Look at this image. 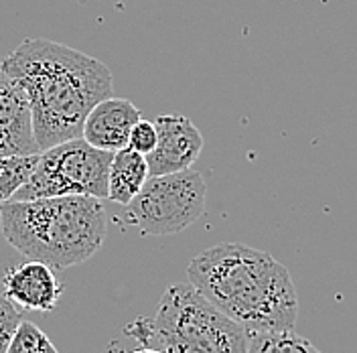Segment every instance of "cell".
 Returning <instances> with one entry per match:
<instances>
[{"label":"cell","mask_w":357,"mask_h":353,"mask_svg":"<svg viewBox=\"0 0 357 353\" xmlns=\"http://www.w3.org/2000/svg\"><path fill=\"white\" fill-rule=\"evenodd\" d=\"M0 69L24 89L41 151L79 138L91 108L114 88L106 63L49 39H24Z\"/></svg>","instance_id":"6da1fadb"},{"label":"cell","mask_w":357,"mask_h":353,"mask_svg":"<svg viewBox=\"0 0 357 353\" xmlns=\"http://www.w3.org/2000/svg\"><path fill=\"white\" fill-rule=\"evenodd\" d=\"M189 285L250 333L289 331L298 294L287 266L245 243H218L187 266Z\"/></svg>","instance_id":"7a4b0ae2"},{"label":"cell","mask_w":357,"mask_h":353,"mask_svg":"<svg viewBox=\"0 0 357 353\" xmlns=\"http://www.w3.org/2000/svg\"><path fill=\"white\" fill-rule=\"evenodd\" d=\"M0 230L24 258L63 270L102 248L108 220L102 199L63 195L0 205Z\"/></svg>","instance_id":"3957f363"},{"label":"cell","mask_w":357,"mask_h":353,"mask_svg":"<svg viewBox=\"0 0 357 353\" xmlns=\"http://www.w3.org/2000/svg\"><path fill=\"white\" fill-rule=\"evenodd\" d=\"M126 335L162 353H248L250 335L191 285L169 287L153 317L130 323Z\"/></svg>","instance_id":"277c9868"},{"label":"cell","mask_w":357,"mask_h":353,"mask_svg":"<svg viewBox=\"0 0 357 353\" xmlns=\"http://www.w3.org/2000/svg\"><path fill=\"white\" fill-rule=\"evenodd\" d=\"M114 153L91 147L84 136L39 153L37 167L10 201L89 195L108 199V173Z\"/></svg>","instance_id":"5b68a950"},{"label":"cell","mask_w":357,"mask_h":353,"mask_svg":"<svg viewBox=\"0 0 357 353\" xmlns=\"http://www.w3.org/2000/svg\"><path fill=\"white\" fill-rule=\"evenodd\" d=\"M205 197L207 185L199 171L151 175L140 193L126 203L122 218L142 234L173 236L205 213Z\"/></svg>","instance_id":"8992f818"},{"label":"cell","mask_w":357,"mask_h":353,"mask_svg":"<svg viewBox=\"0 0 357 353\" xmlns=\"http://www.w3.org/2000/svg\"><path fill=\"white\" fill-rule=\"evenodd\" d=\"M156 147L146 155L149 175H169L191 169L203 151V136L199 128L177 114L158 116L155 120Z\"/></svg>","instance_id":"52a82bcc"},{"label":"cell","mask_w":357,"mask_h":353,"mask_svg":"<svg viewBox=\"0 0 357 353\" xmlns=\"http://www.w3.org/2000/svg\"><path fill=\"white\" fill-rule=\"evenodd\" d=\"M41 153L24 89L0 69V156Z\"/></svg>","instance_id":"ba28073f"},{"label":"cell","mask_w":357,"mask_h":353,"mask_svg":"<svg viewBox=\"0 0 357 353\" xmlns=\"http://www.w3.org/2000/svg\"><path fill=\"white\" fill-rule=\"evenodd\" d=\"M2 288L17 307L37 313H51L55 309L63 290L53 268L37 260L10 266L2 274Z\"/></svg>","instance_id":"9c48e42d"},{"label":"cell","mask_w":357,"mask_h":353,"mask_svg":"<svg viewBox=\"0 0 357 353\" xmlns=\"http://www.w3.org/2000/svg\"><path fill=\"white\" fill-rule=\"evenodd\" d=\"M140 118L142 114L130 100L110 96L91 108L84 122L82 136L96 149L118 153L128 147L130 133Z\"/></svg>","instance_id":"30bf717a"},{"label":"cell","mask_w":357,"mask_h":353,"mask_svg":"<svg viewBox=\"0 0 357 353\" xmlns=\"http://www.w3.org/2000/svg\"><path fill=\"white\" fill-rule=\"evenodd\" d=\"M146 156L132 149H122L112 156L110 173H108V199L114 203H130L149 179Z\"/></svg>","instance_id":"8fae6325"},{"label":"cell","mask_w":357,"mask_h":353,"mask_svg":"<svg viewBox=\"0 0 357 353\" xmlns=\"http://www.w3.org/2000/svg\"><path fill=\"white\" fill-rule=\"evenodd\" d=\"M248 353H323L307 337L289 331L250 333Z\"/></svg>","instance_id":"7c38bea8"},{"label":"cell","mask_w":357,"mask_h":353,"mask_svg":"<svg viewBox=\"0 0 357 353\" xmlns=\"http://www.w3.org/2000/svg\"><path fill=\"white\" fill-rule=\"evenodd\" d=\"M39 160V153L35 155H10L0 156V205L8 203L15 193L33 175Z\"/></svg>","instance_id":"4fadbf2b"},{"label":"cell","mask_w":357,"mask_h":353,"mask_svg":"<svg viewBox=\"0 0 357 353\" xmlns=\"http://www.w3.org/2000/svg\"><path fill=\"white\" fill-rule=\"evenodd\" d=\"M6 353H59L47 333L31 321H21Z\"/></svg>","instance_id":"5bb4252c"},{"label":"cell","mask_w":357,"mask_h":353,"mask_svg":"<svg viewBox=\"0 0 357 353\" xmlns=\"http://www.w3.org/2000/svg\"><path fill=\"white\" fill-rule=\"evenodd\" d=\"M22 315L19 307L2 292L0 294V353H6L10 339L21 325Z\"/></svg>","instance_id":"9a60e30c"},{"label":"cell","mask_w":357,"mask_h":353,"mask_svg":"<svg viewBox=\"0 0 357 353\" xmlns=\"http://www.w3.org/2000/svg\"><path fill=\"white\" fill-rule=\"evenodd\" d=\"M156 147V128L155 122L151 120H138L134 124L132 133H130V140H128V149H132L140 155H149L153 153Z\"/></svg>","instance_id":"2e32d148"},{"label":"cell","mask_w":357,"mask_h":353,"mask_svg":"<svg viewBox=\"0 0 357 353\" xmlns=\"http://www.w3.org/2000/svg\"><path fill=\"white\" fill-rule=\"evenodd\" d=\"M130 353H162V352H158V350H155V347H140V350H134V352Z\"/></svg>","instance_id":"e0dca14e"}]
</instances>
